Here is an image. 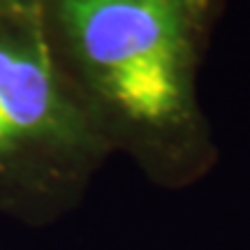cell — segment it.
<instances>
[{
	"instance_id": "1",
	"label": "cell",
	"mask_w": 250,
	"mask_h": 250,
	"mask_svg": "<svg viewBox=\"0 0 250 250\" xmlns=\"http://www.w3.org/2000/svg\"><path fill=\"white\" fill-rule=\"evenodd\" d=\"M56 56L100 127L195 130L199 14L183 0H46Z\"/></svg>"
},
{
	"instance_id": "2",
	"label": "cell",
	"mask_w": 250,
	"mask_h": 250,
	"mask_svg": "<svg viewBox=\"0 0 250 250\" xmlns=\"http://www.w3.org/2000/svg\"><path fill=\"white\" fill-rule=\"evenodd\" d=\"M100 130L56 56L44 5L0 14V167L90 151Z\"/></svg>"
},
{
	"instance_id": "3",
	"label": "cell",
	"mask_w": 250,
	"mask_h": 250,
	"mask_svg": "<svg viewBox=\"0 0 250 250\" xmlns=\"http://www.w3.org/2000/svg\"><path fill=\"white\" fill-rule=\"evenodd\" d=\"M33 5H40V2H37V0H0V14L17 12V9H26V7H33Z\"/></svg>"
},
{
	"instance_id": "4",
	"label": "cell",
	"mask_w": 250,
	"mask_h": 250,
	"mask_svg": "<svg viewBox=\"0 0 250 250\" xmlns=\"http://www.w3.org/2000/svg\"><path fill=\"white\" fill-rule=\"evenodd\" d=\"M37 2H46V0H37ZM188 7L190 9H195L199 17H204V12H206V7L211 5V0H183Z\"/></svg>"
}]
</instances>
